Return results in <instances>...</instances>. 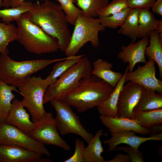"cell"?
Instances as JSON below:
<instances>
[{
    "label": "cell",
    "instance_id": "31",
    "mask_svg": "<svg viewBox=\"0 0 162 162\" xmlns=\"http://www.w3.org/2000/svg\"><path fill=\"white\" fill-rule=\"evenodd\" d=\"M132 9L128 7L121 11L108 16H98L101 24L105 28H116L122 26Z\"/></svg>",
    "mask_w": 162,
    "mask_h": 162
},
{
    "label": "cell",
    "instance_id": "11",
    "mask_svg": "<svg viewBox=\"0 0 162 162\" xmlns=\"http://www.w3.org/2000/svg\"><path fill=\"white\" fill-rule=\"evenodd\" d=\"M143 66L139 65L134 71L128 72V66L125 70V82L131 81L145 88L162 94V82L156 76L155 62L150 58Z\"/></svg>",
    "mask_w": 162,
    "mask_h": 162
},
{
    "label": "cell",
    "instance_id": "14",
    "mask_svg": "<svg viewBox=\"0 0 162 162\" xmlns=\"http://www.w3.org/2000/svg\"><path fill=\"white\" fill-rule=\"evenodd\" d=\"M149 44L148 38H142L136 43H130L127 46H123L117 58L124 63H128V72L133 71L135 65L138 63H146L145 50Z\"/></svg>",
    "mask_w": 162,
    "mask_h": 162
},
{
    "label": "cell",
    "instance_id": "7",
    "mask_svg": "<svg viewBox=\"0 0 162 162\" xmlns=\"http://www.w3.org/2000/svg\"><path fill=\"white\" fill-rule=\"evenodd\" d=\"M49 86L46 79L39 76L30 77L18 87L19 93L23 97L22 103L29 112L34 123L42 118L46 112L44 99Z\"/></svg>",
    "mask_w": 162,
    "mask_h": 162
},
{
    "label": "cell",
    "instance_id": "25",
    "mask_svg": "<svg viewBox=\"0 0 162 162\" xmlns=\"http://www.w3.org/2000/svg\"><path fill=\"white\" fill-rule=\"evenodd\" d=\"M158 21L149 9H140L138 14L139 38H149L151 32L155 30Z\"/></svg>",
    "mask_w": 162,
    "mask_h": 162
},
{
    "label": "cell",
    "instance_id": "19",
    "mask_svg": "<svg viewBox=\"0 0 162 162\" xmlns=\"http://www.w3.org/2000/svg\"><path fill=\"white\" fill-rule=\"evenodd\" d=\"M125 72L122 79L118 82L113 91L109 96L100 105L97 109L101 115L112 117H118L117 105L120 92L126 82Z\"/></svg>",
    "mask_w": 162,
    "mask_h": 162
},
{
    "label": "cell",
    "instance_id": "8",
    "mask_svg": "<svg viewBox=\"0 0 162 162\" xmlns=\"http://www.w3.org/2000/svg\"><path fill=\"white\" fill-rule=\"evenodd\" d=\"M50 102L56 112L54 118L59 133L62 135L69 134L77 135L88 143L93 136L92 134L86 130L79 116L64 99L54 98Z\"/></svg>",
    "mask_w": 162,
    "mask_h": 162
},
{
    "label": "cell",
    "instance_id": "18",
    "mask_svg": "<svg viewBox=\"0 0 162 162\" xmlns=\"http://www.w3.org/2000/svg\"><path fill=\"white\" fill-rule=\"evenodd\" d=\"M92 74L101 79L115 88L123 74L111 70L113 64L101 58H98L93 63Z\"/></svg>",
    "mask_w": 162,
    "mask_h": 162
},
{
    "label": "cell",
    "instance_id": "43",
    "mask_svg": "<svg viewBox=\"0 0 162 162\" xmlns=\"http://www.w3.org/2000/svg\"><path fill=\"white\" fill-rule=\"evenodd\" d=\"M3 0H0V7L2 6V2Z\"/></svg>",
    "mask_w": 162,
    "mask_h": 162
},
{
    "label": "cell",
    "instance_id": "3",
    "mask_svg": "<svg viewBox=\"0 0 162 162\" xmlns=\"http://www.w3.org/2000/svg\"><path fill=\"white\" fill-rule=\"evenodd\" d=\"M16 21L18 26L17 40L28 52L41 55L59 50L58 40L32 22L26 13Z\"/></svg>",
    "mask_w": 162,
    "mask_h": 162
},
{
    "label": "cell",
    "instance_id": "42",
    "mask_svg": "<svg viewBox=\"0 0 162 162\" xmlns=\"http://www.w3.org/2000/svg\"><path fill=\"white\" fill-rule=\"evenodd\" d=\"M11 0H3L2 6L4 8H8L10 7Z\"/></svg>",
    "mask_w": 162,
    "mask_h": 162
},
{
    "label": "cell",
    "instance_id": "10",
    "mask_svg": "<svg viewBox=\"0 0 162 162\" xmlns=\"http://www.w3.org/2000/svg\"><path fill=\"white\" fill-rule=\"evenodd\" d=\"M29 135L44 144L55 145L69 151L70 146L60 136L55 118L51 112H46L44 117L34 123Z\"/></svg>",
    "mask_w": 162,
    "mask_h": 162
},
{
    "label": "cell",
    "instance_id": "39",
    "mask_svg": "<svg viewBox=\"0 0 162 162\" xmlns=\"http://www.w3.org/2000/svg\"><path fill=\"white\" fill-rule=\"evenodd\" d=\"M152 8L154 13L162 16V0H156Z\"/></svg>",
    "mask_w": 162,
    "mask_h": 162
},
{
    "label": "cell",
    "instance_id": "38",
    "mask_svg": "<svg viewBox=\"0 0 162 162\" xmlns=\"http://www.w3.org/2000/svg\"><path fill=\"white\" fill-rule=\"evenodd\" d=\"M149 136L157 135L162 134V124H156L151 126L148 128Z\"/></svg>",
    "mask_w": 162,
    "mask_h": 162
},
{
    "label": "cell",
    "instance_id": "30",
    "mask_svg": "<svg viewBox=\"0 0 162 162\" xmlns=\"http://www.w3.org/2000/svg\"><path fill=\"white\" fill-rule=\"evenodd\" d=\"M77 5L85 16L96 18L99 16L98 11L106 6L108 0H76Z\"/></svg>",
    "mask_w": 162,
    "mask_h": 162
},
{
    "label": "cell",
    "instance_id": "6",
    "mask_svg": "<svg viewBox=\"0 0 162 162\" xmlns=\"http://www.w3.org/2000/svg\"><path fill=\"white\" fill-rule=\"evenodd\" d=\"M69 44L64 52L66 57L76 56L80 50L88 42L97 48L100 45L99 34L105 30L99 18L88 17L82 14L74 25Z\"/></svg>",
    "mask_w": 162,
    "mask_h": 162
},
{
    "label": "cell",
    "instance_id": "23",
    "mask_svg": "<svg viewBox=\"0 0 162 162\" xmlns=\"http://www.w3.org/2000/svg\"><path fill=\"white\" fill-rule=\"evenodd\" d=\"M149 44L145 49V55L153 59L157 64L159 78L162 79V43L159 39V33L153 30L150 36Z\"/></svg>",
    "mask_w": 162,
    "mask_h": 162
},
{
    "label": "cell",
    "instance_id": "27",
    "mask_svg": "<svg viewBox=\"0 0 162 162\" xmlns=\"http://www.w3.org/2000/svg\"><path fill=\"white\" fill-rule=\"evenodd\" d=\"M84 55L70 56L66 59L58 62L53 66L50 75L45 78L49 86L54 84L58 78Z\"/></svg>",
    "mask_w": 162,
    "mask_h": 162
},
{
    "label": "cell",
    "instance_id": "37",
    "mask_svg": "<svg viewBox=\"0 0 162 162\" xmlns=\"http://www.w3.org/2000/svg\"><path fill=\"white\" fill-rule=\"evenodd\" d=\"M130 160L128 154L118 153L112 159L106 161V162H130Z\"/></svg>",
    "mask_w": 162,
    "mask_h": 162
},
{
    "label": "cell",
    "instance_id": "9",
    "mask_svg": "<svg viewBox=\"0 0 162 162\" xmlns=\"http://www.w3.org/2000/svg\"><path fill=\"white\" fill-rule=\"evenodd\" d=\"M0 144L14 145L47 156L51 153L45 145L31 137L14 126L0 122Z\"/></svg>",
    "mask_w": 162,
    "mask_h": 162
},
{
    "label": "cell",
    "instance_id": "1",
    "mask_svg": "<svg viewBox=\"0 0 162 162\" xmlns=\"http://www.w3.org/2000/svg\"><path fill=\"white\" fill-rule=\"evenodd\" d=\"M29 20L58 40L59 50L64 52L70 43L72 34L68 22L60 5L46 0L33 3L26 12Z\"/></svg>",
    "mask_w": 162,
    "mask_h": 162
},
{
    "label": "cell",
    "instance_id": "26",
    "mask_svg": "<svg viewBox=\"0 0 162 162\" xmlns=\"http://www.w3.org/2000/svg\"><path fill=\"white\" fill-rule=\"evenodd\" d=\"M140 9H132L123 25L117 31L118 33L130 38L135 43L139 38L138 14Z\"/></svg>",
    "mask_w": 162,
    "mask_h": 162
},
{
    "label": "cell",
    "instance_id": "16",
    "mask_svg": "<svg viewBox=\"0 0 162 162\" xmlns=\"http://www.w3.org/2000/svg\"><path fill=\"white\" fill-rule=\"evenodd\" d=\"M24 107L21 101L14 99L4 122L16 127L29 135L33 129L34 123L31 121L29 114Z\"/></svg>",
    "mask_w": 162,
    "mask_h": 162
},
{
    "label": "cell",
    "instance_id": "35",
    "mask_svg": "<svg viewBox=\"0 0 162 162\" xmlns=\"http://www.w3.org/2000/svg\"><path fill=\"white\" fill-rule=\"evenodd\" d=\"M116 150L122 151L128 154L131 162H144L143 154L138 150V148L129 146H122L117 147Z\"/></svg>",
    "mask_w": 162,
    "mask_h": 162
},
{
    "label": "cell",
    "instance_id": "32",
    "mask_svg": "<svg viewBox=\"0 0 162 162\" xmlns=\"http://www.w3.org/2000/svg\"><path fill=\"white\" fill-rule=\"evenodd\" d=\"M64 13L69 23L74 26L78 17L82 14V10L75 6L73 0H56Z\"/></svg>",
    "mask_w": 162,
    "mask_h": 162
},
{
    "label": "cell",
    "instance_id": "28",
    "mask_svg": "<svg viewBox=\"0 0 162 162\" xmlns=\"http://www.w3.org/2000/svg\"><path fill=\"white\" fill-rule=\"evenodd\" d=\"M18 28L12 23L9 25L0 22V53L8 54L9 44L17 40Z\"/></svg>",
    "mask_w": 162,
    "mask_h": 162
},
{
    "label": "cell",
    "instance_id": "41",
    "mask_svg": "<svg viewBox=\"0 0 162 162\" xmlns=\"http://www.w3.org/2000/svg\"><path fill=\"white\" fill-rule=\"evenodd\" d=\"M158 33H162V20H158L155 30Z\"/></svg>",
    "mask_w": 162,
    "mask_h": 162
},
{
    "label": "cell",
    "instance_id": "4",
    "mask_svg": "<svg viewBox=\"0 0 162 162\" xmlns=\"http://www.w3.org/2000/svg\"><path fill=\"white\" fill-rule=\"evenodd\" d=\"M8 54L1 53L0 80L8 85L18 87L23 85L33 74L51 64L66 59L70 57L19 62L13 60Z\"/></svg>",
    "mask_w": 162,
    "mask_h": 162
},
{
    "label": "cell",
    "instance_id": "15",
    "mask_svg": "<svg viewBox=\"0 0 162 162\" xmlns=\"http://www.w3.org/2000/svg\"><path fill=\"white\" fill-rule=\"evenodd\" d=\"M133 131H120L110 132L111 138L103 141L104 145L109 146L108 152L113 151L117 146L125 144L130 146L138 148L142 143L149 140L159 141L162 140V134L157 135L142 137L137 136Z\"/></svg>",
    "mask_w": 162,
    "mask_h": 162
},
{
    "label": "cell",
    "instance_id": "17",
    "mask_svg": "<svg viewBox=\"0 0 162 162\" xmlns=\"http://www.w3.org/2000/svg\"><path fill=\"white\" fill-rule=\"evenodd\" d=\"M101 123L110 132L120 131H133L144 135L148 134L149 129L144 128L133 120L124 117H112L100 115Z\"/></svg>",
    "mask_w": 162,
    "mask_h": 162
},
{
    "label": "cell",
    "instance_id": "20",
    "mask_svg": "<svg viewBox=\"0 0 162 162\" xmlns=\"http://www.w3.org/2000/svg\"><path fill=\"white\" fill-rule=\"evenodd\" d=\"M161 108H162V94L142 87L140 98L134 110L147 111Z\"/></svg>",
    "mask_w": 162,
    "mask_h": 162
},
{
    "label": "cell",
    "instance_id": "22",
    "mask_svg": "<svg viewBox=\"0 0 162 162\" xmlns=\"http://www.w3.org/2000/svg\"><path fill=\"white\" fill-rule=\"evenodd\" d=\"M16 87L9 85L0 80V122H4L15 98L13 91L19 93Z\"/></svg>",
    "mask_w": 162,
    "mask_h": 162
},
{
    "label": "cell",
    "instance_id": "24",
    "mask_svg": "<svg viewBox=\"0 0 162 162\" xmlns=\"http://www.w3.org/2000/svg\"><path fill=\"white\" fill-rule=\"evenodd\" d=\"M130 119L141 126L148 128L153 125L162 123V108L147 111L134 110Z\"/></svg>",
    "mask_w": 162,
    "mask_h": 162
},
{
    "label": "cell",
    "instance_id": "5",
    "mask_svg": "<svg viewBox=\"0 0 162 162\" xmlns=\"http://www.w3.org/2000/svg\"><path fill=\"white\" fill-rule=\"evenodd\" d=\"M92 70L90 61L84 55L48 87L44 94V104L53 99H64L76 87L81 80L92 75Z\"/></svg>",
    "mask_w": 162,
    "mask_h": 162
},
{
    "label": "cell",
    "instance_id": "13",
    "mask_svg": "<svg viewBox=\"0 0 162 162\" xmlns=\"http://www.w3.org/2000/svg\"><path fill=\"white\" fill-rule=\"evenodd\" d=\"M42 155L21 146L0 144V162H51Z\"/></svg>",
    "mask_w": 162,
    "mask_h": 162
},
{
    "label": "cell",
    "instance_id": "12",
    "mask_svg": "<svg viewBox=\"0 0 162 162\" xmlns=\"http://www.w3.org/2000/svg\"><path fill=\"white\" fill-rule=\"evenodd\" d=\"M142 89L141 86L131 81L124 85L118 98L117 105L118 117L130 118L140 98Z\"/></svg>",
    "mask_w": 162,
    "mask_h": 162
},
{
    "label": "cell",
    "instance_id": "33",
    "mask_svg": "<svg viewBox=\"0 0 162 162\" xmlns=\"http://www.w3.org/2000/svg\"><path fill=\"white\" fill-rule=\"evenodd\" d=\"M128 7L127 0H113L98 12L99 16H108Z\"/></svg>",
    "mask_w": 162,
    "mask_h": 162
},
{
    "label": "cell",
    "instance_id": "2",
    "mask_svg": "<svg viewBox=\"0 0 162 162\" xmlns=\"http://www.w3.org/2000/svg\"><path fill=\"white\" fill-rule=\"evenodd\" d=\"M114 88L94 75L82 79L64 100L80 113L97 107L110 95Z\"/></svg>",
    "mask_w": 162,
    "mask_h": 162
},
{
    "label": "cell",
    "instance_id": "36",
    "mask_svg": "<svg viewBox=\"0 0 162 162\" xmlns=\"http://www.w3.org/2000/svg\"><path fill=\"white\" fill-rule=\"evenodd\" d=\"M156 0H127L128 7L131 9H146L152 8Z\"/></svg>",
    "mask_w": 162,
    "mask_h": 162
},
{
    "label": "cell",
    "instance_id": "34",
    "mask_svg": "<svg viewBox=\"0 0 162 162\" xmlns=\"http://www.w3.org/2000/svg\"><path fill=\"white\" fill-rule=\"evenodd\" d=\"M75 145V149L73 154L64 162H84L85 147L83 142L77 138Z\"/></svg>",
    "mask_w": 162,
    "mask_h": 162
},
{
    "label": "cell",
    "instance_id": "40",
    "mask_svg": "<svg viewBox=\"0 0 162 162\" xmlns=\"http://www.w3.org/2000/svg\"><path fill=\"white\" fill-rule=\"evenodd\" d=\"M25 0H11L10 6L12 8L16 7L25 1Z\"/></svg>",
    "mask_w": 162,
    "mask_h": 162
},
{
    "label": "cell",
    "instance_id": "44",
    "mask_svg": "<svg viewBox=\"0 0 162 162\" xmlns=\"http://www.w3.org/2000/svg\"><path fill=\"white\" fill-rule=\"evenodd\" d=\"M73 0L74 1V2H76V0Z\"/></svg>",
    "mask_w": 162,
    "mask_h": 162
},
{
    "label": "cell",
    "instance_id": "29",
    "mask_svg": "<svg viewBox=\"0 0 162 162\" xmlns=\"http://www.w3.org/2000/svg\"><path fill=\"white\" fill-rule=\"evenodd\" d=\"M33 3L30 2H24L15 8H4L0 10V18L3 23L9 25L11 22L16 21L23 14L28 12Z\"/></svg>",
    "mask_w": 162,
    "mask_h": 162
},
{
    "label": "cell",
    "instance_id": "21",
    "mask_svg": "<svg viewBox=\"0 0 162 162\" xmlns=\"http://www.w3.org/2000/svg\"><path fill=\"white\" fill-rule=\"evenodd\" d=\"M106 135L107 134L103 133L102 129L97 131L85 148L84 162H106L101 155L104 150L100 137Z\"/></svg>",
    "mask_w": 162,
    "mask_h": 162
}]
</instances>
